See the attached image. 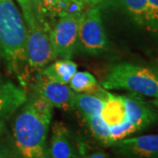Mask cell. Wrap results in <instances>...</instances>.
Instances as JSON below:
<instances>
[{
  "label": "cell",
  "mask_w": 158,
  "mask_h": 158,
  "mask_svg": "<svg viewBox=\"0 0 158 158\" xmlns=\"http://www.w3.org/2000/svg\"><path fill=\"white\" fill-rule=\"evenodd\" d=\"M113 145L122 158H158V134L125 138Z\"/></svg>",
  "instance_id": "cell-8"
},
{
  "label": "cell",
  "mask_w": 158,
  "mask_h": 158,
  "mask_svg": "<svg viewBox=\"0 0 158 158\" xmlns=\"http://www.w3.org/2000/svg\"><path fill=\"white\" fill-rule=\"evenodd\" d=\"M0 158H6V157H5V156H3V155L0 153Z\"/></svg>",
  "instance_id": "cell-24"
},
{
  "label": "cell",
  "mask_w": 158,
  "mask_h": 158,
  "mask_svg": "<svg viewBox=\"0 0 158 158\" xmlns=\"http://www.w3.org/2000/svg\"><path fill=\"white\" fill-rule=\"evenodd\" d=\"M21 96H27L22 88L16 86L11 81H6L0 77V99Z\"/></svg>",
  "instance_id": "cell-18"
},
{
  "label": "cell",
  "mask_w": 158,
  "mask_h": 158,
  "mask_svg": "<svg viewBox=\"0 0 158 158\" xmlns=\"http://www.w3.org/2000/svg\"><path fill=\"white\" fill-rule=\"evenodd\" d=\"M100 115L110 128L127 121L128 118L124 96H115L108 93Z\"/></svg>",
  "instance_id": "cell-11"
},
{
  "label": "cell",
  "mask_w": 158,
  "mask_h": 158,
  "mask_svg": "<svg viewBox=\"0 0 158 158\" xmlns=\"http://www.w3.org/2000/svg\"><path fill=\"white\" fill-rule=\"evenodd\" d=\"M124 98L128 121L135 127L137 132L147 128L157 121V113L138 94L133 93L126 95Z\"/></svg>",
  "instance_id": "cell-9"
},
{
  "label": "cell",
  "mask_w": 158,
  "mask_h": 158,
  "mask_svg": "<svg viewBox=\"0 0 158 158\" xmlns=\"http://www.w3.org/2000/svg\"><path fill=\"white\" fill-rule=\"evenodd\" d=\"M77 41L83 50L92 56L101 55L106 49L107 38L98 7H91L84 13L79 26Z\"/></svg>",
  "instance_id": "cell-6"
},
{
  "label": "cell",
  "mask_w": 158,
  "mask_h": 158,
  "mask_svg": "<svg viewBox=\"0 0 158 158\" xmlns=\"http://www.w3.org/2000/svg\"><path fill=\"white\" fill-rule=\"evenodd\" d=\"M85 120L89 126L90 132L97 140L107 146L113 145L111 138V129L107 124L103 120L100 113L85 118Z\"/></svg>",
  "instance_id": "cell-16"
},
{
  "label": "cell",
  "mask_w": 158,
  "mask_h": 158,
  "mask_svg": "<svg viewBox=\"0 0 158 158\" xmlns=\"http://www.w3.org/2000/svg\"><path fill=\"white\" fill-rule=\"evenodd\" d=\"M105 6L120 11L137 26L145 27L148 0H106Z\"/></svg>",
  "instance_id": "cell-12"
},
{
  "label": "cell",
  "mask_w": 158,
  "mask_h": 158,
  "mask_svg": "<svg viewBox=\"0 0 158 158\" xmlns=\"http://www.w3.org/2000/svg\"><path fill=\"white\" fill-rule=\"evenodd\" d=\"M84 158H108V156L103 152H98L95 153V154H92L89 156H86V157Z\"/></svg>",
  "instance_id": "cell-21"
},
{
  "label": "cell",
  "mask_w": 158,
  "mask_h": 158,
  "mask_svg": "<svg viewBox=\"0 0 158 158\" xmlns=\"http://www.w3.org/2000/svg\"><path fill=\"white\" fill-rule=\"evenodd\" d=\"M77 63L70 59H60L49 66L45 67L40 71V74L53 81L68 85L70 79L77 71Z\"/></svg>",
  "instance_id": "cell-14"
},
{
  "label": "cell",
  "mask_w": 158,
  "mask_h": 158,
  "mask_svg": "<svg viewBox=\"0 0 158 158\" xmlns=\"http://www.w3.org/2000/svg\"><path fill=\"white\" fill-rule=\"evenodd\" d=\"M107 98L94 93H77L75 92L73 108L77 109L83 118L99 114Z\"/></svg>",
  "instance_id": "cell-13"
},
{
  "label": "cell",
  "mask_w": 158,
  "mask_h": 158,
  "mask_svg": "<svg viewBox=\"0 0 158 158\" xmlns=\"http://www.w3.org/2000/svg\"><path fill=\"white\" fill-rule=\"evenodd\" d=\"M84 12L64 14L50 30V39L56 58L69 59L73 56L78 40L79 26Z\"/></svg>",
  "instance_id": "cell-5"
},
{
  "label": "cell",
  "mask_w": 158,
  "mask_h": 158,
  "mask_svg": "<svg viewBox=\"0 0 158 158\" xmlns=\"http://www.w3.org/2000/svg\"><path fill=\"white\" fill-rule=\"evenodd\" d=\"M34 93L43 98L53 107L64 111L73 108L74 91L68 85H63L40 74L34 85Z\"/></svg>",
  "instance_id": "cell-7"
},
{
  "label": "cell",
  "mask_w": 158,
  "mask_h": 158,
  "mask_svg": "<svg viewBox=\"0 0 158 158\" xmlns=\"http://www.w3.org/2000/svg\"><path fill=\"white\" fill-rule=\"evenodd\" d=\"M27 29V69L30 71H41L56 58L51 42L50 29L38 21Z\"/></svg>",
  "instance_id": "cell-4"
},
{
  "label": "cell",
  "mask_w": 158,
  "mask_h": 158,
  "mask_svg": "<svg viewBox=\"0 0 158 158\" xmlns=\"http://www.w3.org/2000/svg\"><path fill=\"white\" fill-rule=\"evenodd\" d=\"M84 4H87V5H90V6H97L102 3H105L106 0H82Z\"/></svg>",
  "instance_id": "cell-20"
},
{
  "label": "cell",
  "mask_w": 158,
  "mask_h": 158,
  "mask_svg": "<svg viewBox=\"0 0 158 158\" xmlns=\"http://www.w3.org/2000/svg\"><path fill=\"white\" fill-rule=\"evenodd\" d=\"M102 87L125 90L142 96L158 98V76L156 70L130 62H120L109 69Z\"/></svg>",
  "instance_id": "cell-3"
},
{
  "label": "cell",
  "mask_w": 158,
  "mask_h": 158,
  "mask_svg": "<svg viewBox=\"0 0 158 158\" xmlns=\"http://www.w3.org/2000/svg\"><path fill=\"white\" fill-rule=\"evenodd\" d=\"M32 158H46L45 156H38V157H32Z\"/></svg>",
  "instance_id": "cell-23"
},
{
  "label": "cell",
  "mask_w": 158,
  "mask_h": 158,
  "mask_svg": "<svg viewBox=\"0 0 158 158\" xmlns=\"http://www.w3.org/2000/svg\"><path fill=\"white\" fill-rule=\"evenodd\" d=\"M27 29L13 0H0V51L19 80L27 69Z\"/></svg>",
  "instance_id": "cell-2"
},
{
  "label": "cell",
  "mask_w": 158,
  "mask_h": 158,
  "mask_svg": "<svg viewBox=\"0 0 158 158\" xmlns=\"http://www.w3.org/2000/svg\"><path fill=\"white\" fill-rule=\"evenodd\" d=\"M31 2H32V6L34 8V13H35V16H36L38 22L40 25H42L43 27H45L43 24V20H42V7H43L44 0H31Z\"/></svg>",
  "instance_id": "cell-19"
},
{
  "label": "cell",
  "mask_w": 158,
  "mask_h": 158,
  "mask_svg": "<svg viewBox=\"0 0 158 158\" xmlns=\"http://www.w3.org/2000/svg\"><path fill=\"white\" fill-rule=\"evenodd\" d=\"M156 74H157V76H158V70H156ZM154 104H155L156 106H158V98H156V100L154 101Z\"/></svg>",
  "instance_id": "cell-22"
},
{
  "label": "cell",
  "mask_w": 158,
  "mask_h": 158,
  "mask_svg": "<svg viewBox=\"0 0 158 158\" xmlns=\"http://www.w3.org/2000/svg\"><path fill=\"white\" fill-rule=\"evenodd\" d=\"M49 155L50 158L77 157L70 133L62 122H56L52 127Z\"/></svg>",
  "instance_id": "cell-10"
},
{
  "label": "cell",
  "mask_w": 158,
  "mask_h": 158,
  "mask_svg": "<svg viewBox=\"0 0 158 158\" xmlns=\"http://www.w3.org/2000/svg\"><path fill=\"white\" fill-rule=\"evenodd\" d=\"M145 28L152 34H158V0H148Z\"/></svg>",
  "instance_id": "cell-17"
},
{
  "label": "cell",
  "mask_w": 158,
  "mask_h": 158,
  "mask_svg": "<svg viewBox=\"0 0 158 158\" xmlns=\"http://www.w3.org/2000/svg\"><path fill=\"white\" fill-rule=\"evenodd\" d=\"M69 86L77 93H94L107 98L106 90L98 85L96 77L88 71H77L70 79Z\"/></svg>",
  "instance_id": "cell-15"
},
{
  "label": "cell",
  "mask_w": 158,
  "mask_h": 158,
  "mask_svg": "<svg viewBox=\"0 0 158 158\" xmlns=\"http://www.w3.org/2000/svg\"><path fill=\"white\" fill-rule=\"evenodd\" d=\"M53 106L34 94L24 103L13 124V136L18 150L24 158L44 156Z\"/></svg>",
  "instance_id": "cell-1"
}]
</instances>
